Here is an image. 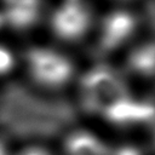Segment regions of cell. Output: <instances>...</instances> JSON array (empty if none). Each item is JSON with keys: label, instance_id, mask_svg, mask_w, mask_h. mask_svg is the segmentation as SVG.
<instances>
[{"label": "cell", "instance_id": "cell-1", "mask_svg": "<svg viewBox=\"0 0 155 155\" xmlns=\"http://www.w3.org/2000/svg\"><path fill=\"white\" fill-rule=\"evenodd\" d=\"M85 105L90 110L104 111L113 104L128 98L124 82L105 67H97L82 78Z\"/></svg>", "mask_w": 155, "mask_h": 155}, {"label": "cell", "instance_id": "cell-2", "mask_svg": "<svg viewBox=\"0 0 155 155\" xmlns=\"http://www.w3.org/2000/svg\"><path fill=\"white\" fill-rule=\"evenodd\" d=\"M25 61L34 81L45 87H61L69 81L73 74L69 59L50 48H29Z\"/></svg>", "mask_w": 155, "mask_h": 155}, {"label": "cell", "instance_id": "cell-3", "mask_svg": "<svg viewBox=\"0 0 155 155\" xmlns=\"http://www.w3.org/2000/svg\"><path fill=\"white\" fill-rule=\"evenodd\" d=\"M90 22V12L79 0H67L52 15L51 27L59 39L74 41L86 34Z\"/></svg>", "mask_w": 155, "mask_h": 155}, {"label": "cell", "instance_id": "cell-4", "mask_svg": "<svg viewBox=\"0 0 155 155\" xmlns=\"http://www.w3.org/2000/svg\"><path fill=\"white\" fill-rule=\"evenodd\" d=\"M136 28V18L127 11H115L108 15L102 24L101 50L111 51L125 42Z\"/></svg>", "mask_w": 155, "mask_h": 155}, {"label": "cell", "instance_id": "cell-5", "mask_svg": "<svg viewBox=\"0 0 155 155\" xmlns=\"http://www.w3.org/2000/svg\"><path fill=\"white\" fill-rule=\"evenodd\" d=\"M104 116L115 124H134L155 119V105L125 98L103 111Z\"/></svg>", "mask_w": 155, "mask_h": 155}, {"label": "cell", "instance_id": "cell-6", "mask_svg": "<svg viewBox=\"0 0 155 155\" xmlns=\"http://www.w3.org/2000/svg\"><path fill=\"white\" fill-rule=\"evenodd\" d=\"M5 21L17 29H25L35 23L39 16V0H12Z\"/></svg>", "mask_w": 155, "mask_h": 155}, {"label": "cell", "instance_id": "cell-7", "mask_svg": "<svg viewBox=\"0 0 155 155\" xmlns=\"http://www.w3.org/2000/svg\"><path fill=\"white\" fill-rule=\"evenodd\" d=\"M69 155H110V150L94 136L86 132H76L65 142Z\"/></svg>", "mask_w": 155, "mask_h": 155}, {"label": "cell", "instance_id": "cell-8", "mask_svg": "<svg viewBox=\"0 0 155 155\" xmlns=\"http://www.w3.org/2000/svg\"><path fill=\"white\" fill-rule=\"evenodd\" d=\"M128 68L142 75H151L155 73V44L143 46L136 50L130 59Z\"/></svg>", "mask_w": 155, "mask_h": 155}, {"label": "cell", "instance_id": "cell-9", "mask_svg": "<svg viewBox=\"0 0 155 155\" xmlns=\"http://www.w3.org/2000/svg\"><path fill=\"white\" fill-rule=\"evenodd\" d=\"M15 64L12 53L4 46H0V75L8 73Z\"/></svg>", "mask_w": 155, "mask_h": 155}, {"label": "cell", "instance_id": "cell-10", "mask_svg": "<svg viewBox=\"0 0 155 155\" xmlns=\"http://www.w3.org/2000/svg\"><path fill=\"white\" fill-rule=\"evenodd\" d=\"M113 155H140L139 149H137L136 147L132 145H124L121 148H119Z\"/></svg>", "mask_w": 155, "mask_h": 155}, {"label": "cell", "instance_id": "cell-11", "mask_svg": "<svg viewBox=\"0 0 155 155\" xmlns=\"http://www.w3.org/2000/svg\"><path fill=\"white\" fill-rule=\"evenodd\" d=\"M19 155H48V154L44 149H40V148H29L24 150L23 153H21Z\"/></svg>", "mask_w": 155, "mask_h": 155}, {"label": "cell", "instance_id": "cell-12", "mask_svg": "<svg viewBox=\"0 0 155 155\" xmlns=\"http://www.w3.org/2000/svg\"><path fill=\"white\" fill-rule=\"evenodd\" d=\"M4 22H5V16L0 13V27L2 25V23H4Z\"/></svg>", "mask_w": 155, "mask_h": 155}, {"label": "cell", "instance_id": "cell-13", "mask_svg": "<svg viewBox=\"0 0 155 155\" xmlns=\"http://www.w3.org/2000/svg\"><path fill=\"white\" fill-rule=\"evenodd\" d=\"M0 155H6V154H5V150H4V148H2L1 145H0Z\"/></svg>", "mask_w": 155, "mask_h": 155}]
</instances>
